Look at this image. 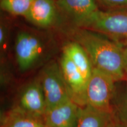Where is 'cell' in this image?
<instances>
[{
    "instance_id": "11",
    "label": "cell",
    "mask_w": 127,
    "mask_h": 127,
    "mask_svg": "<svg viewBox=\"0 0 127 127\" xmlns=\"http://www.w3.org/2000/svg\"><path fill=\"white\" fill-rule=\"evenodd\" d=\"M0 127H47L44 118L36 117L18 106L9 109L1 116Z\"/></svg>"
},
{
    "instance_id": "10",
    "label": "cell",
    "mask_w": 127,
    "mask_h": 127,
    "mask_svg": "<svg viewBox=\"0 0 127 127\" xmlns=\"http://www.w3.org/2000/svg\"><path fill=\"white\" fill-rule=\"evenodd\" d=\"M81 107L68 99L45 112L44 121L47 127H77Z\"/></svg>"
},
{
    "instance_id": "9",
    "label": "cell",
    "mask_w": 127,
    "mask_h": 127,
    "mask_svg": "<svg viewBox=\"0 0 127 127\" xmlns=\"http://www.w3.org/2000/svg\"><path fill=\"white\" fill-rule=\"evenodd\" d=\"M17 106L28 113L44 118L47 105L43 90L38 77L23 89Z\"/></svg>"
},
{
    "instance_id": "7",
    "label": "cell",
    "mask_w": 127,
    "mask_h": 127,
    "mask_svg": "<svg viewBox=\"0 0 127 127\" xmlns=\"http://www.w3.org/2000/svg\"><path fill=\"white\" fill-rule=\"evenodd\" d=\"M60 12L71 25L82 27L99 10L96 0H55Z\"/></svg>"
},
{
    "instance_id": "2",
    "label": "cell",
    "mask_w": 127,
    "mask_h": 127,
    "mask_svg": "<svg viewBox=\"0 0 127 127\" xmlns=\"http://www.w3.org/2000/svg\"><path fill=\"white\" fill-rule=\"evenodd\" d=\"M54 45L49 34L32 30L19 31L15 37L14 52L20 71L27 72L45 61L54 50Z\"/></svg>"
},
{
    "instance_id": "14",
    "label": "cell",
    "mask_w": 127,
    "mask_h": 127,
    "mask_svg": "<svg viewBox=\"0 0 127 127\" xmlns=\"http://www.w3.org/2000/svg\"><path fill=\"white\" fill-rule=\"evenodd\" d=\"M34 0H0L1 8L13 16L25 17Z\"/></svg>"
},
{
    "instance_id": "12",
    "label": "cell",
    "mask_w": 127,
    "mask_h": 127,
    "mask_svg": "<svg viewBox=\"0 0 127 127\" xmlns=\"http://www.w3.org/2000/svg\"><path fill=\"white\" fill-rule=\"evenodd\" d=\"M63 53L67 55L73 62L87 82H88L94 67L90 57L82 46L75 41L69 39L63 46Z\"/></svg>"
},
{
    "instance_id": "4",
    "label": "cell",
    "mask_w": 127,
    "mask_h": 127,
    "mask_svg": "<svg viewBox=\"0 0 127 127\" xmlns=\"http://www.w3.org/2000/svg\"><path fill=\"white\" fill-rule=\"evenodd\" d=\"M38 78L45 96L46 112L70 99L59 63L54 61L47 63L41 69Z\"/></svg>"
},
{
    "instance_id": "16",
    "label": "cell",
    "mask_w": 127,
    "mask_h": 127,
    "mask_svg": "<svg viewBox=\"0 0 127 127\" xmlns=\"http://www.w3.org/2000/svg\"><path fill=\"white\" fill-rule=\"evenodd\" d=\"M103 7L108 9H115L127 7V0H96Z\"/></svg>"
},
{
    "instance_id": "13",
    "label": "cell",
    "mask_w": 127,
    "mask_h": 127,
    "mask_svg": "<svg viewBox=\"0 0 127 127\" xmlns=\"http://www.w3.org/2000/svg\"><path fill=\"white\" fill-rule=\"evenodd\" d=\"M112 120V112L95 109L87 105L81 107L77 127H107Z\"/></svg>"
},
{
    "instance_id": "17",
    "label": "cell",
    "mask_w": 127,
    "mask_h": 127,
    "mask_svg": "<svg viewBox=\"0 0 127 127\" xmlns=\"http://www.w3.org/2000/svg\"><path fill=\"white\" fill-rule=\"evenodd\" d=\"M120 121L127 126V87L118 106Z\"/></svg>"
},
{
    "instance_id": "18",
    "label": "cell",
    "mask_w": 127,
    "mask_h": 127,
    "mask_svg": "<svg viewBox=\"0 0 127 127\" xmlns=\"http://www.w3.org/2000/svg\"><path fill=\"white\" fill-rule=\"evenodd\" d=\"M123 66L125 74V79L127 80V46L124 48Z\"/></svg>"
},
{
    "instance_id": "15",
    "label": "cell",
    "mask_w": 127,
    "mask_h": 127,
    "mask_svg": "<svg viewBox=\"0 0 127 127\" xmlns=\"http://www.w3.org/2000/svg\"><path fill=\"white\" fill-rule=\"evenodd\" d=\"M11 27L7 20L1 17L0 22V51L1 57L4 58L7 52L9 44Z\"/></svg>"
},
{
    "instance_id": "19",
    "label": "cell",
    "mask_w": 127,
    "mask_h": 127,
    "mask_svg": "<svg viewBox=\"0 0 127 127\" xmlns=\"http://www.w3.org/2000/svg\"><path fill=\"white\" fill-rule=\"evenodd\" d=\"M107 127H127V126L120 120H112Z\"/></svg>"
},
{
    "instance_id": "5",
    "label": "cell",
    "mask_w": 127,
    "mask_h": 127,
    "mask_svg": "<svg viewBox=\"0 0 127 127\" xmlns=\"http://www.w3.org/2000/svg\"><path fill=\"white\" fill-rule=\"evenodd\" d=\"M115 82L110 76L94 68L87 84V105L112 112L111 104L115 91Z\"/></svg>"
},
{
    "instance_id": "1",
    "label": "cell",
    "mask_w": 127,
    "mask_h": 127,
    "mask_svg": "<svg viewBox=\"0 0 127 127\" xmlns=\"http://www.w3.org/2000/svg\"><path fill=\"white\" fill-rule=\"evenodd\" d=\"M64 28L69 39L80 44L87 52L94 68L110 76L115 82L125 79L124 46L93 30L72 25Z\"/></svg>"
},
{
    "instance_id": "3",
    "label": "cell",
    "mask_w": 127,
    "mask_h": 127,
    "mask_svg": "<svg viewBox=\"0 0 127 127\" xmlns=\"http://www.w3.org/2000/svg\"><path fill=\"white\" fill-rule=\"evenodd\" d=\"M82 28L104 34L124 47H126L127 7L108 10L99 9Z\"/></svg>"
},
{
    "instance_id": "6",
    "label": "cell",
    "mask_w": 127,
    "mask_h": 127,
    "mask_svg": "<svg viewBox=\"0 0 127 127\" xmlns=\"http://www.w3.org/2000/svg\"><path fill=\"white\" fill-rule=\"evenodd\" d=\"M59 64L70 99L79 107L86 106V80L73 62L65 54H62Z\"/></svg>"
},
{
    "instance_id": "8",
    "label": "cell",
    "mask_w": 127,
    "mask_h": 127,
    "mask_svg": "<svg viewBox=\"0 0 127 127\" xmlns=\"http://www.w3.org/2000/svg\"><path fill=\"white\" fill-rule=\"evenodd\" d=\"M24 18L32 25L44 29L60 26L61 23V12L55 0H34Z\"/></svg>"
}]
</instances>
